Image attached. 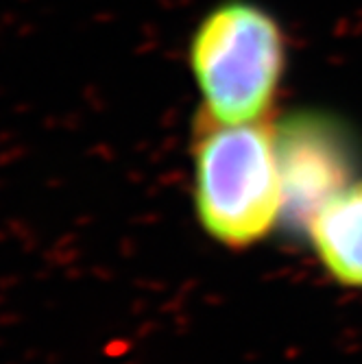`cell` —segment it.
Listing matches in <instances>:
<instances>
[{
  "label": "cell",
  "instance_id": "cell-1",
  "mask_svg": "<svg viewBox=\"0 0 362 364\" xmlns=\"http://www.w3.org/2000/svg\"><path fill=\"white\" fill-rule=\"evenodd\" d=\"M192 201L206 234L247 251L284 225L277 122H220L199 112L192 129Z\"/></svg>",
  "mask_w": 362,
  "mask_h": 364
},
{
  "label": "cell",
  "instance_id": "cell-2",
  "mask_svg": "<svg viewBox=\"0 0 362 364\" xmlns=\"http://www.w3.org/2000/svg\"><path fill=\"white\" fill-rule=\"evenodd\" d=\"M286 38L277 20L251 3H225L190 40V70L201 112L220 122L271 118L286 70Z\"/></svg>",
  "mask_w": 362,
  "mask_h": 364
},
{
  "label": "cell",
  "instance_id": "cell-3",
  "mask_svg": "<svg viewBox=\"0 0 362 364\" xmlns=\"http://www.w3.org/2000/svg\"><path fill=\"white\" fill-rule=\"evenodd\" d=\"M277 149L284 183L282 227L304 234L332 196L358 181V151L347 131L323 114H297L277 124Z\"/></svg>",
  "mask_w": 362,
  "mask_h": 364
},
{
  "label": "cell",
  "instance_id": "cell-4",
  "mask_svg": "<svg viewBox=\"0 0 362 364\" xmlns=\"http://www.w3.org/2000/svg\"><path fill=\"white\" fill-rule=\"evenodd\" d=\"M304 236L327 277L362 290V179L332 196L310 218Z\"/></svg>",
  "mask_w": 362,
  "mask_h": 364
}]
</instances>
